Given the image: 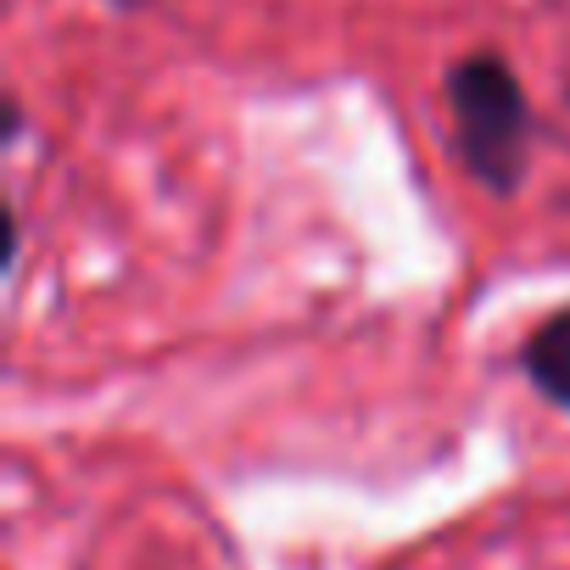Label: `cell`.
<instances>
[{"mask_svg": "<svg viewBox=\"0 0 570 570\" xmlns=\"http://www.w3.org/2000/svg\"><path fill=\"white\" fill-rule=\"evenodd\" d=\"M525 375L553 409H570V308L548 314L525 336Z\"/></svg>", "mask_w": 570, "mask_h": 570, "instance_id": "cell-2", "label": "cell"}, {"mask_svg": "<svg viewBox=\"0 0 570 570\" xmlns=\"http://www.w3.org/2000/svg\"><path fill=\"white\" fill-rule=\"evenodd\" d=\"M448 118H453V151L470 168L475 185L492 196H514L531 168V101L514 79V68L498 51H475L448 68Z\"/></svg>", "mask_w": 570, "mask_h": 570, "instance_id": "cell-1", "label": "cell"}, {"mask_svg": "<svg viewBox=\"0 0 570 570\" xmlns=\"http://www.w3.org/2000/svg\"><path fill=\"white\" fill-rule=\"evenodd\" d=\"M112 7H146V0H112Z\"/></svg>", "mask_w": 570, "mask_h": 570, "instance_id": "cell-3", "label": "cell"}]
</instances>
